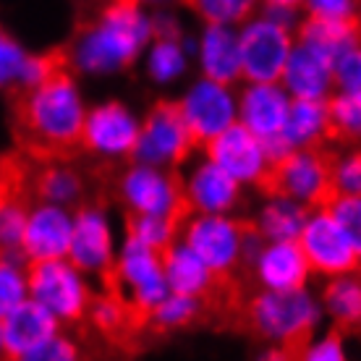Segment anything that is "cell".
I'll use <instances>...</instances> for the list:
<instances>
[{
  "label": "cell",
  "mask_w": 361,
  "mask_h": 361,
  "mask_svg": "<svg viewBox=\"0 0 361 361\" xmlns=\"http://www.w3.org/2000/svg\"><path fill=\"white\" fill-rule=\"evenodd\" d=\"M71 66H61L35 87L13 90V126L32 160H71L82 152L87 110Z\"/></svg>",
  "instance_id": "1"
},
{
  "label": "cell",
  "mask_w": 361,
  "mask_h": 361,
  "mask_svg": "<svg viewBox=\"0 0 361 361\" xmlns=\"http://www.w3.org/2000/svg\"><path fill=\"white\" fill-rule=\"evenodd\" d=\"M317 319L319 309L304 288H264L244 301L235 327L267 341L275 348L270 353L272 359H304L314 338Z\"/></svg>",
  "instance_id": "2"
},
{
  "label": "cell",
  "mask_w": 361,
  "mask_h": 361,
  "mask_svg": "<svg viewBox=\"0 0 361 361\" xmlns=\"http://www.w3.org/2000/svg\"><path fill=\"white\" fill-rule=\"evenodd\" d=\"M149 37L152 21L139 11V6L108 3L82 32L71 61L90 73L123 71L134 63Z\"/></svg>",
  "instance_id": "3"
},
{
  "label": "cell",
  "mask_w": 361,
  "mask_h": 361,
  "mask_svg": "<svg viewBox=\"0 0 361 361\" xmlns=\"http://www.w3.org/2000/svg\"><path fill=\"white\" fill-rule=\"evenodd\" d=\"M338 154L322 145L296 147L278 160H270L254 186L267 199L283 197L304 204L309 212L327 209L341 194L335 183Z\"/></svg>",
  "instance_id": "4"
},
{
  "label": "cell",
  "mask_w": 361,
  "mask_h": 361,
  "mask_svg": "<svg viewBox=\"0 0 361 361\" xmlns=\"http://www.w3.org/2000/svg\"><path fill=\"white\" fill-rule=\"evenodd\" d=\"M183 244L209 270L241 275L244 270H254V259L264 246V235L257 223L202 212L199 217H189Z\"/></svg>",
  "instance_id": "5"
},
{
  "label": "cell",
  "mask_w": 361,
  "mask_h": 361,
  "mask_svg": "<svg viewBox=\"0 0 361 361\" xmlns=\"http://www.w3.org/2000/svg\"><path fill=\"white\" fill-rule=\"evenodd\" d=\"M29 298L50 309L61 322L82 325L92 304V293L79 275V267L68 257L58 259H32L27 262Z\"/></svg>",
  "instance_id": "6"
},
{
  "label": "cell",
  "mask_w": 361,
  "mask_h": 361,
  "mask_svg": "<svg viewBox=\"0 0 361 361\" xmlns=\"http://www.w3.org/2000/svg\"><path fill=\"white\" fill-rule=\"evenodd\" d=\"M121 194L134 212L168 217L178 228L189 223V217L194 215V204L180 178L173 173L157 171V165L139 163L131 168L121 180Z\"/></svg>",
  "instance_id": "7"
},
{
  "label": "cell",
  "mask_w": 361,
  "mask_h": 361,
  "mask_svg": "<svg viewBox=\"0 0 361 361\" xmlns=\"http://www.w3.org/2000/svg\"><path fill=\"white\" fill-rule=\"evenodd\" d=\"M197 149L180 102L160 99L139 128L134 160L145 165H183Z\"/></svg>",
  "instance_id": "8"
},
{
  "label": "cell",
  "mask_w": 361,
  "mask_h": 361,
  "mask_svg": "<svg viewBox=\"0 0 361 361\" xmlns=\"http://www.w3.org/2000/svg\"><path fill=\"white\" fill-rule=\"evenodd\" d=\"M293 50L288 24L278 18L262 16L249 21L238 35L241 76L249 82H278Z\"/></svg>",
  "instance_id": "9"
},
{
  "label": "cell",
  "mask_w": 361,
  "mask_h": 361,
  "mask_svg": "<svg viewBox=\"0 0 361 361\" xmlns=\"http://www.w3.org/2000/svg\"><path fill=\"white\" fill-rule=\"evenodd\" d=\"M298 244L309 259V267L322 275H345L361 270V254L330 209H317L304 223Z\"/></svg>",
  "instance_id": "10"
},
{
  "label": "cell",
  "mask_w": 361,
  "mask_h": 361,
  "mask_svg": "<svg viewBox=\"0 0 361 361\" xmlns=\"http://www.w3.org/2000/svg\"><path fill=\"white\" fill-rule=\"evenodd\" d=\"M3 330V356L6 359L35 361L42 345L61 333V319L35 298H24L18 307L0 319Z\"/></svg>",
  "instance_id": "11"
},
{
  "label": "cell",
  "mask_w": 361,
  "mask_h": 361,
  "mask_svg": "<svg viewBox=\"0 0 361 361\" xmlns=\"http://www.w3.org/2000/svg\"><path fill=\"white\" fill-rule=\"evenodd\" d=\"M207 160L228 171L238 183H257L267 168L262 139L244 123H231L204 145Z\"/></svg>",
  "instance_id": "12"
},
{
  "label": "cell",
  "mask_w": 361,
  "mask_h": 361,
  "mask_svg": "<svg viewBox=\"0 0 361 361\" xmlns=\"http://www.w3.org/2000/svg\"><path fill=\"white\" fill-rule=\"evenodd\" d=\"M139 145V126L121 102H105L87 113L82 131V152L102 157H134Z\"/></svg>",
  "instance_id": "13"
},
{
  "label": "cell",
  "mask_w": 361,
  "mask_h": 361,
  "mask_svg": "<svg viewBox=\"0 0 361 361\" xmlns=\"http://www.w3.org/2000/svg\"><path fill=\"white\" fill-rule=\"evenodd\" d=\"M180 110L186 118L191 136L197 147H204L215 134L228 128L235 121V105L226 84L212 79H202L180 99Z\"/></svg>",
  "instance_id": "14"
},
{
  "label": "cell",
  "mask_w": 361,
  "mask_h": 361,
  "mask_svg": "<svg viewBox=\"0 0 361 361\" xmlns=\"http://www.w3.org/2000/svg\"><path fill=\"white\" fill-rule=\"evenodd\" d=\"M73 233V217L61 204L39 202L37 207H29L27 228H24V259H58L68 257Z\"/></svg>",
  "instance_id": "15"
},
{
  "label": "cell",
  "mask_w": 361,
  "mask_h": 361,
  "mask_svg": "<svg viewBox=\"0 0 361 361\" xmlns=\"http://www.w3.org/2000/svg\"><path fill=\"white\" fill-rule=\"evenodd\" d=\"M68 262L79 267V272L87 270L97 275H105L113 267V235L102 209L84 204L73 215Z\"/></svg>",
  "instance_id": "16"
},
{
  "label": "cell",
  "mask_w": 361,
  "mask_h": 361,
  "mask_svg": "<svg viewBox=\"0 0 361 361\" xmlns=\"http://www.w3.org/2000/svg\"><path fill=\"white\" fill-rule=\"evenodd\" d=\"M252 272L264 288L298 290L307 286L312 267L298 241H264Z\"/></svg>",
  "instance_id": "17"
},
{
  "label": "cell",
  "mask_w": 361,
  "mask_h": 361,
  "mask_svg": "<svg viewBox=\"0 0 361 361\" xmlns=\"http://www.w3.org/2000/svg\"><path fill=\"white\" fill-rule=\"evenodd\" d=\"M288 105V92L275 82H252V87H246L241 94L238 116H241V123L252 128L259 139H272L283 134Z\"/></svg>",
  "instance_id": "18"
},
{
  "label": "cell",
  "mask_w": 361,
  "mask_h": 361,
  "mask_svg": "<svg viewBox=\"0 0 361 361\" xmlns=\"http://www.w3.org/2000/svg\"><path fill=\"white\" fill-rule=\"evenodd\" d=\"M280 79L290 97L325 99L335 84V63L322 53H317L314 47L298 42V47L290 50Z\"/></svg>",
  "instance_id": "19"
},
{
  "label": "cell",
  "mask_w": 361,
  "mask_h": 361,
  "mask_svg": "<svg viewBox=\"0 0 361 361\" xmlns=\"http://www.w3.org/2000/svg\"><path fill=\"white\" fill-rule=\"evenodd\" d=\"M199 61L207 79L217 84H231L241 79V55H238V37L231 27L207 24L199 45Z\"/></svg>",
  "instance_id": "20"
},
{
  "label": "cell",
  "mask_w": 361,
  "mask_h": 361,
  "mask_svg": "<svg viewBox=\"0 0 361 361\" xmlns=\"http://www.w3.org/2000/svg\"><path fill=\"white\" fill-rule=\"evenodd\" d=\"M186 194L194 204V212L223 215L238 202V180L220 165L207 160L194 171L191 180L186 183Z\"/></svg>",
  "instance_id": "21"
},
{
  "label": "cell",
  "mask_w": 361,
  "mask_h": 361,
  "mask_svg": "<svg viewBox=\"0 0 361 361\" xmlns=\"http://www.w3.org/2000/svg\"><path fill=\"white\" fill-rule=\"evenodd\" d=\"M27 191H32L39 202L63 207L82 197V178L68 168V160H37V168L29 173Z\"/></svg>",
  "instance_id": "22"
},
{
  "label": "cell",
  "mask_w": 361,
  "mask_h": 361,
  "mask_svg": "<svg viewBox=\"0 0 361 361\" xmlns=\"http://www.w3.org/2000/svg\"><path fill=\"white\" fill-rule=\"evenodd\" d=\"M325 99L290 97L288 118H286V126H283V136L290 147H314L327 142Z\"/></svg>",
  "instance_id": "23"
},
{
  "label": "cell",
  "mask_w": 361,
  "mask_h": 361,
  "mask_svg": "<svg viewBox=\"0 0 361 361\" xmlns=\"http://www.w3.org/2000/svg\"><path fill=\"white\" fill-rule=\"evenodd\" d=\"M322 304L333 317V327L341 333L361 330V278L356 272L333 275V280L322 290Z\"/></svg>",
  "instance_id": "24"
},
{
  "label": "cell",
  "mask_w": 361,
  "mask_h": 361,
  "mask_svg": "<svg viewBox=\"0 0 361 361\" xmlns=\"http://www.w3.org/2000/svg\"><path fill=\"white\" fill-rule=\"evenodd\" d=\"M207 322V309L204 304L194 296H183V293H168V296L154 307L147 333L165 335L173 330H186V327L202 325Z\"/></svg>",
  "instance_id": "25"
},
{
  "label": "cell",
  "mask_w": 361,
  "mask_h": 361,
  "mask_svg": "<svg viewBox=\"0 0 361 361\" xmlns=\"http://www.w3.org/2000/svg\"><path fill=\"white\" fill-rule=\"evenodd\" d=\"M152 37L154 47L152 55H149V73L157 82L176 79L183 71V63H186L178 27L171 18H157V21H152Z\"/></svg>",
  "instance_id": "26"
},
{
  "label": "cell",
  "mask_w": 361,
  "mask_h": 361,
  "mask_svg": "<svg viewBox=\"0 0 361 361\" xmlns=\"http://www.w3.org/2000/svg\"><path fill=\"white\" fill-rule=\"evenodd\" d=\"M309 212L304 204H298L293 199L275 197L259 215V231L264 241H298V235L304 231V223L309 220Z\"/></svg>",
  "instance_id": "27"
},
{
  "label": "cell",
  "mask_w": 361,
  "mask_h": 361,
  "mask_svg": "<svg viewBox=\"0 0 361 361\" xmlns=\"http://www.w3.org/2000/svg\"><path fill=\"white\" fill-rule=\"evenodd\" d=\"M178 231L180 228L173 226L168 217L142 215V212H134V209L126 215V241L142 244L157 254H163L165 249H171L176 244Z\"/></svg>",
  "instance_id": "28"
},
{
  "label": "cell",
  "mask_w": 361,
  "mask_h": 361,
  "mask_svg": "<svg viewBox=\"0 0 361 361\" xmlns=\"http://www.w3.org/2000/svg\"><path fill=\"white\" fill-rule=\"evenodd\" d=\"M27 194H13V197L0 202V254L3 257H13V259H24L21 244H24V228H27Z\"/></svg>",
  "instance_id": "29"
},
{
  "label": "cell",
  "mask_w": 361,
  "mask_h": 361,
  "mask_svg": "<svg viewBox=\"0 0 361 361\" xmlns=\"http://www.w3.org/2000/svg\"><path fill=\"white\" fill-rule=\"evenodd\" d=\"M327 142H361V102L345 94H327Z\"/></svg>",
  "instance_id": "30"
},
{
  "label": "cell",
  "mask_w": 361,
  "mask_h": 361,
  "mask_svg": "<svg viewBox=\"0 0 361 361\" xmlns=\"http://www.w3.org/2000/svg\"><path fill=\"white\" fill-rule=\"evenodd\" d=\"M186 8L204 18V24H244L257 8V0H180Z\"/></svg>",
  "instance_id": "31"
},
{
  "label": "cell",
  "mask_w": 361,
  "mask_h": 361,
  "mask_svg": "<svg viewBox=\"0 0 361 361\" xmlns=\"http://www.w3.org/2000/svg\"><path fill=\"white\" fill-rule=\"evenodd\" d=\"M27 58L29 53H24V47L18 45L13 37L0 32V90H16Z\"/></svg>",
  "instance_id": "32"
},
{
  "label": "cell",
  "mask_w": 361,
  "mask_h": 361,
  "mask_svg": "<svg viewBox=\"0 0 361 361\" xmlns=\"http://www.w3.org/2000/svg\"><path fill=\"white\" fill-rule=\"evenodd\" d=\"M327 209L338 217V223L361 254V194H338Z\"/></svg>",
  "instance_id": "33"
},
{
  "label": "cell",
  "mask_w": 361,
  "mask_h": 361,
  "mask_svg": "<svg viewBox=\"0 0 361 361\" xmlns=\"http://www.w3.org/2000/svg\"><path fill=\"white\" fill-rule=\"evenodd\" d=\"M335 84L345 97L361 102V45L348 50L335 66Z\"/></svg>",
  "instance_id": "34"
},
{
  "label": "cell",
  "mask_w": 361,
  "mask_h": 361,
  "mask_svg": "<svg viewBox=\"0 0 361 361\" xmlns=\"http://www.w3.org/2000/svg\"><path fill=\"white\" fill-rule=\"evenodd\" d=\"M29 165L16 157H0V202L13 194H27Z\"/></svg>",
  "instance_id": "35"
},
{
  "label": "cell",
  "mask_w": 361,
  "mask_h": 361,
  "mask_svg": "<svg viewBox=\"0 0 361 361\" xmlns=\"http://www.w3.org/2000/svg\"><path fill=\"white\" fill-rule=\"evenodd\" d=\"M335 183H338L341 194H361V147L345 160H338Z\"/></svg>",
  "instance_id": "36"
},
{
  "label": "cell",
  "mask_w": 361,
  "mask_h": 361,
  "mask_svg": "<svg viewBox=\"0 0 361 361\" xmlns=\"http://www.w3.org/2000/svg\"><path fill=\"white\" fill-rule=\"evenodd\" d=\"M343 338L345 333H341L338 327H333L330 333L322 338V341H317V343L309 345V351L304 359H314V361H341L345 356L343 351Z\"/></svg>",
  "instance_id": "37"
},
{
  "label": "cell",
  "mask_w": 361,
  "mask_h": 361,
  "mask_svg": "<svg viewBox=\"0 0 361 361\" xmlns=\"http://www.w3.org/2000/svg\"><path fill=\"white\" fill-rule=\"evenodd\" d=\"M314 16H361V0H304Z\"/></svg>",
  "instance_id": "38"
},
{
  "label": "cell",
  "mask_w": 361,
  "mask_h": 361,
  "mask_svg": "<svg viewBox=\"0 0 361 361\" xmlns=\"http://www.w3.org/2000/svg\"><path fill=\"white\" fill-rule=\"evenodd\" d=\"M76 356H79L76 343H71L68 338H63V335L58 333L50 343L42 345V351L37 353L35 361H68V359H76Z\"/></svg>",
  "instance_id": "39"
},
{
  "label": "cell",
  "mask_w": 361,
  "mask_h": 361,
  "mask_svg": "<svg viewBox=\"0 0 361 361\" xmlns=\"http://www.w3.org/2000/svg\"><path fill=\"white\" fill-rule=\"evenodd\" d=\"M264 3H267V6H272V8H298V6H301V3H304V0H264Z\"/></svg>",
  "instance_id": "40"
},
{
  "label": "cell",
  "mask_w": 361,
  "mask_h": 361,
  "mask_svg": "<svg viewBox=\"0 0 361 361\" xmlns=\"http://www.w3.org/2000/svg\"><path fill=\"white\" fill-rule=\"evenodd\" d=\"M108 3H118V6H142V0H108Z\"/></svg>",
  "instance_id": "41"
},
{
  "label": "cell",
  "mask_w": 361,
  "mask_h": 361,
  "mask_svg": "<svg viewBox=\"0 0 361 361\" xmlns=\"http://www.w3.org/2000/svg\"><path fill=\"white\" fill-rule=\"evenodd\" d=\"M0 359H3V330H0Z\"/></svg>",
  "instance_id": "42"
}]
</instances>
